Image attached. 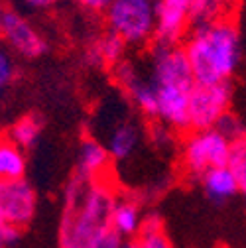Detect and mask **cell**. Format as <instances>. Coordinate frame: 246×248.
Here are the masks:
<instances>
[{"mask_svg":"<svg viewBox=\"0 0 246 248\" xmlns=\"http://www.w3.org/2000/svg\"><path fill=\"white\" fill-rule=\"evenodd\" d=\"M73 2L91 14H105L112 0H73Z\"/></svg>","mask_w":246,"mask_h":248,"instance_id":"23","label":"cell"},{"mask_svg":"<svg viewBox=\"0 0 246 248\" xmlns=\"http://www.w3.org/2000/svg\"><path fill=\"white\" fill-rule=\"evenodd\" d=\"M116 199L110 177L83 179L73 175L63 197L59 248H120L124 240L110 227Z\"/></svg>","mask_w":246,"mask_h":248,"instance_id":"1","label":"cell"},{"mask_svg":"<svg viewBox=\"0 0 246 248\" xmlns=\"http://www.w3.org/2000/svg\"><path fill=\"white\" fill-rule=\"evenodd\" d=\"M16 77V63H14V53L2 44L0 46V95L10 87V83Z\"/></svg>","mask_w":246,"mask_h":248,"instance_id":"21","label":"cell"},{"mask_svg":"<svg viewBox=\"0 0 246 248\" xmlns=\"http://www.w3.org/2000/svg\"><path fill=\"white\" fill-rule=\"evenodd\" d=\"M227 166L231 168V171L234 173V177L238 181L240 193L246 197V136L236 140V142H232Z\"/></svg>","mask_w":246,"mask_h":248,"instance_id":"20","label":"cell"},{"mask_svg":"<svg viewBox=\"0 0 246 248\" xmlns=\"http://www.w3.org/2000/svg\"><path fill=\"white\" fill-rule=\"evenodd\" d=\"M0 40L12 53L26 59H36L47 49V42L34 22L24 12L14 8H8L4 14L2 26H0Z\"/></svg>","mask_w":246,"mask_h":248,"instance_id":"8","label":"cell"},{"mask_svg":"<svg viewBox=\"0 0 246 248\" xmlns=\"http://www.w3.org/2000/svg\"><path fill=\"white\" fill-rule=\"evenodd\" d=\"M126 49H128L126 42L107 30L103 36H99L93 44L89 46L87 57L91 61H95L97 65H107V67L112 69L126 59Z\"/></svg>","mask_w":246,"mask_h":248,"instance_id":"15","label":"cell"},{"mask_svg":"<svg viewBox=\"0 0 246 248\" xmlns=\"http://www.w3.org/2000/svg\"><path fill=\"white\" fill-rule=\"evenodd\" d=\"M114 81L118 87L126 93V97L134 105L136 110H140L144 116L156 120L158 114V97L148 73H142L130 59H124L122 63L112 67Z\"/></svg>","mask_w":246,"mask_h":248,"instance_id":"10","label":"cell"},{"mask_svg":"<svg viewBox=\"0 0 246 248\" xmlns=\"http://www.w3.org/2000/svg\"><path fill=\"white\" fill-rule=\"evenodd\" d=\"M44 130V122L38 114H26L22 118H18L12 126L8 128V138L22 150H28L38 144L40 136Z\"/></svg>","mask_w":246,"mask_h":248,"instance_id":"17","label":"cell"},{"mask_svg":"<svg viewBox=\"0 0 246 248\" xmlns=\"http://www.w3.org/2000/svg\"><path fill=\"white\" fill-rule=\"evenodd\" d=\"M103 16L108 32L122 38L128 47L154 44L156 2L152 0H112Z\"/></svg>","mask_w":246,"mask_h":248,"instance_id":"4","label":"cell"},{"mask_svg":"<svg viewBox=\"0 0 246 248\" xmlns=\"http://www.w3.org/2000/svg\"><path fill=\"white\" fill-rule=\"evenodd\" d=\"M148 77L156 89V122L173 132L189 130V97L197 85L189 59L181 46H154L150 53Z\"/></svg>","mask_w":246,"mask_h":248,"instance_id":"3","label":"cell"},{"mask_svg":"<svg viewBox=\"0 0 246 248\" xmlns=\"http://www.w3.org/2000/svg\"><path fill=\"white\" fill-rule=\"evenodd\" d=\"M18 2L30 12H44V10L57 6L59 0H18Z\"/></svg>","mask_w":246,"mask_h":248,"instance_id":"25","label":"cell"},{"mask_svg":"<svg viewBox=\"0 0 246 248\" xmlns=\"http://www.w3.org/2000/svg\"><path fill=\"white\" fill-rule=\"evenodd\" d=\"M138 248H171V242L164 231V223L158 215H144L142 231L136 236Z\"/></svg>","mask_w":246,"mask_h":248,"instance_id":"19","label":"cell"},{"mask_svg":"<svg viewBox=\"0 0 246 248\" xmlns=\"http://www.w3.org/2000/svg\"><path fill=\"white\" fill-rule=\"evenodd\" d=\"M38 211V193L26 177L0 179V221L24 229L32 223Z\"/></svg>","mask_w":246,"mask_h":248,"instance_id":"7","label":"cell"},{"mask_svg":"<svg viewBox=\"0 0 246 248\" xmlns=\"http://www.w3.org/2000/svg\"><path fill=\"white\" fill-rule=\"evenodd\" d=\"M142 142V126L132 118H120L110 124L107 130V138L103 144L107 146L110 158L114 162L130 160Z\"/></svg>","mask_w":246,"mask_h":248,"instance_id":"11","label":"cell"},{"mask_svg":"<svg viewBox=\"0 0 246 248\" xmlns=\"http://www.w3.org/2000/svg\"><path fill=\"white\" fill-rule=\"evenodd\" d=\"M20 229H14L6 223L0 221V248H8L10 244H14L20 238Z\"/></svg>","mask_w":246,"mask_h":248,"instance_id":"24","label":"cell"},{"mask_svg":"<svg viewBox=\"0 0 246 248\" xmlns=\"http://www.w3.org/2000/svg\"><path fill=\"white\" fill-rule=\"evenodd\" d=\"M181 47L199 85L231 83L242 57L240 32L232 18L193 26Z\"/></svg>","mask_w":246,"mask_h":248,"instance_id":"2","label":"cell"},{"mask_svg":"<svg viewBox=\"0 0 246 248\" xmlns=\"http://www.w3.org/2000/svg\"><path fill=\"white\" fill-rule=\"evenodd\" d=\"M144 213L140 209V203L132 197H118L112 215H110V227L122 240H136V236L142 231Z\"/></svg>","mask_w":246,"mask_h":248,"instance_id":"13","label":"cell"},{"mask_svg":"<svg viewBox=\"0 0 246 248\" xmlns=\"http://www.w3.org/2000/svg\"><path fill=\"white\" fill-rule=\"evenodd\" d=\"M236 0H193V26L232 18Z\"/></svg>","mask_w":246,"mask_h":248,"instance_id":"18","label":"cell"},{"mask_svg":"<svg viewBox=\"0 0 246 248\" xmlns=\"http://www.w3.org/2000/svg\"><path fill=\"white\" fill-rule=\"evenodd\" d=\"M199 181H201V187H203L207 199H211L213 203H225V201L232 199L236 193H240L238 181L229 166L213 168V170L205 171L199 177Z\"/></svg>","mask_w":246,"mask_h":248,"instance_id":"14","label":"cell"},{"mask_svg":"<svg viewBox=\"0 0 246 248\" xmlns=\"http://www.w3.org/2000/svg\"><path fill=\"white\" fill-rule=\"evenodd\" d=\"M193 28V0H156L154 46H181Z\"/></svg>","mask_w":246,"mask_h":248,"instance_id":"9","label":"cell"},{"mask_svg":"<svg viewBox=\"0 0 246 248\" xmlns=\"http://www.w3.org/2000/svg\"><path fill=\"white\" fill-rule=\"evenodd\" d=\"M232 142L215 126L203 130H187L181 140L179 160L189 177H201L213 168L227 166Z\"/></svg>","mask_w":246,"mask_h":248,"instance_id":"5","label":"cell"},{"mask_svg":"<svg viewBox=\"0 0 246 248\" xmlns=\"http://www.w3.org/2000/svg\"><path fill=\"white\" fill-rule=\"evenodd\" d=\"M110 154L103 140L95 136H87L81 140L77 150V171L75 175L83 179H103L108 177L110 168Z\"/></svg>","mask_w":246,"mask_h":248,"instance_id":"12","label":"cell"},{"mask_svg":"<svg viewBox=\"0 0 246 248\" xmlns=\"http://www.w3.org/2000/svg\"><path fill=\"white\" fill-rule=\"evenodd\" d=\"M6 10H8V6H6V0H0V26H2V20H4Z\"/></svg>","mask_w":246,"mask_h":248,"instance_id":"26","label":"cell"},{"mask_svg":"<svg viewBox=\"0 0 246 248\" xmlns=\"http://www.w3.org/2000/svg\"><path fill=\"white\" fill-rule=\"evenodd\" d=\"M232 87L231 83L195 85L189 97V130L215 128L231 112Z\"/></svg>","mask_w":246,"mask_h":248,"instance_id":"6","label":"cell"},{"mask_svg":"<svg viewBox=\"0 0 246 248\" xmlns=\"http://www.w3.org/2000/svg\"><path fill=\"white\" fill-rule=\"evenodd\" d=\"M152 2H156V0H152Z\"/></svg>","mask_w":246,"mask_h":248,"instance_id":"28","label":"cell"},{"mask_svg":"<svg viewBox=\"0 0 246 248\" xmlns=\"http://www.w3.org/2000/svg\"><path fill=\"white\" fill-rule=\"evenodd\" d=\"M217 128L231 140V142H236L240 138L246 136V124L240 122V118H236L234 114H227L225 118H221V122L217 124Z\"/></svg>","mask_w":246,"mask_h":248,"instance_id":"22","label":"cell"},{"mask_svg":"<svg viewBox=\"0 0 246 248\" xmlns=\"http://www.w3.org/2000/svg\"><path fill=\"white\" fill-rule=\"evenodd\" d=\"M26 175V154L8 136L0 138V179H18Z\"/></svg>","mask_w":246,"mask_h":248,"instance_id":"16","label":"cell"},{"mask_svg":"<svg viewBox=\"0 0 246 248\" xmlns=\"http://www.w3.org/2000/svg\"><path fill=\"white\" fill-rule=\"evenodd\" d=\"M120 248H138V246H136V240H124L120 244Z\"/></svg>","mask_w":246,"mask_h":248,"instance_id":"27","label":"cell"}]
</instances>
